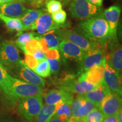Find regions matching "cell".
Masks as SVG:
<instances>
[{
	"label": "cell",
	"mask_w": 122,
	"mask_h": 122,
	"mask_svg": "<svg viewBox=\"0 0 122 122\" xmlns=\"http://www.w3.org/2000/svg\"><path fill=\"white\" fill-rule=\"evenodd\" d=\"M49 13L53 14L62 10V4L57 0H49L46 4Z\"/></svg>",
	"instance_id": "4dcf8cb0"
},
{
	"label": "cell",
	"mask_w": 122,
	"mask_h": 122,
	"mask_svg": "<svg viewBox=\"0 0 122 122\" xmlns=\"http://www.w3.org/2000/svg\"><path fill=\"white\" fill-rule=\"evenodd\" d=\"M28 1H35V0H28Z\"/></svg>",
	"instance_id": "7dc6e473"
},
{
	"label": "cell",
	"mask_w": 122,
	"mask_h": 122,
	"mask_svg": "<svg viewBox=\"0 0 122 122\" xmlns=\"http://www.w3.org/2000/svg\"><path fill=\"white\" fill-rule=\"evenodd\" d=\"M107 45L109 46L110 53L106 55V63L121 75L122 70V48L118 39L108 40Z\"/></svg>",
	"instance_id": "9c48e42d"
},
{
	"label": "cell",
	"mask_w": 122,
	"mask_h": 122,
	"mask_svg": "<svg viewBox=\"0 0 122 122\" xmlns=\"http://www.w3.org/2000/svg\"><path fill=\"white\" fill-rule=\"evenodd\" d=\"M58 49L65 58L73 59L80 62L82 61L85 54V51L77 46L62 39L59 44Z\"/></svg>",
	"instance_id": "9a60e30c"
},
{
	"label": "cell",
	"mask_w": 122,
	"mask_h": 122,
	"mask_svg": "<svg viewBox=\"0 0 122 122\" xmlns=\"http://www.w3.org/2000/svg\"><path fill=\"white\" fill-rule=\"evenodd\" d=\"M22 61L19 50L16 46L11 41L0 43V62L8 69L18 65Z\"/></svg>",
	"instance_id": "8992f818"
},
{
	"label": "cell",
	"mask_w": 122,
	"mask_h": 122,
	"mask_svg": "<svg viewBox=\"0 0 122 122\" xmlns=\"http://www.w3.org/2000/svg\"><path fill=\"white\" fill-rule=\"evenodd\" d=\"M0 19L2 20L6 26L10 30H16L19 33L25 30L22 21L19 18H10L0 14Z\"/></svg>",
	"instance_id": "603a6c76"
},
{
	"label": "cell",
	"mask_w": 122,
	"mask_h": 122,
	"mask_svg": "<svg viewBox=\"0 0 122 122\" xmlns=\"http://www.w3.org/2000/svg\"><path fill=\"white\" fill-rule=\"evenodd\" d=\"M57 106V103L55 105H43L35 120L36 122H48L54 116Z\"/></svg>",
	"instance_id": "44dd1931"
},
{
	"label": "cell",
	"mask_w": 122,
	"mask_h": 122,
	"mask_svg": "<svg viewBox=\"0 0 122 122\" xmlns=\"http://www.w3.org/2000/svg\"><path fill=\"white\" fill-rule=\"evenodd\" d=\"M70 11L72 17L81 20L91 19L102 13L100 7L91 4L88 0H72Z\"/></svg>",
	"instance_id": "277c9868"
},
{
	"label": "cell",
	"mask_w": 122,
	"mask_h": 122,
	"mask_svg": "<svg viewBox=\"0 0 122 122\" xmlns=\"http://www.w3.org/2000/svg\"><path fill=\"white\" fill-rule=\"evenodd\" d=\"M42 88L35 86L11 76L9 81L6 97L11 100L22 99L36 95H42Z\"/></svg>",
	"instance_id": "7a4b0ae2"
},
{
	"label": "cell",
	"mask_w": 122,
	"mask_h": 122,
	"mask_svg": "<svg viewBox=\"0 0 122 122\" xmlns=\"http://www.w3.org/2000/svg\"><path fill=\"white\" fill-rule=\"evenodd\" d=\"M105 19L107 22L109 27V35L108 40L118 39L117 36V28L120 15V9L118 6H111L103 13Z\"/></svg>",
	"instance_id": "4fadbf2b"
},
{
	"label": "cell",
	"mask_w": 122,
	"mask_h": 122,
	"mask_svg": "<svg viewBox=\"0 0 122 122\" xmlns=\"http://www.w3.org/2000/svg\"><path fill=\"white\" fill-rule=\"evenodd\" d=\"M32 56L39 61L46 58L45 53L44 51H42L41 50H40L39 51H37V52L35 53Z\"/></svg>",
	"instance_id": "8d00e7d4"
},
{
	"label": "cell",
	"mask_w": 122,
	"mask_h": 122,
	"mask_svg": "<svg viewBox=\"0 0 122 122\" xmlns=\"http://www.w3.org/2000/svg\"><path fill=\"white\" fill-rule=\"evenodd\" d=\"M38 40H39V42L40 46L41 49L42 51H44V53H46V52L49 49V48L48 46L47 45V43L45 40V39H44L43 37H39Z\"/></svg>",
	"instance_id": "d590c367"
},
{
	"label": "cell",
	"mask_w": 122,
	"mask_h": 122,
	"mask_svg": "<svg viewBox=\"0 0 122 122\" xmlns=\"http://www.w3.org/2000/svg\"><path fill=\"white\" fill-rule=\"evenodd\" d=\"M99 85L89 83L79 78L75 79L72 77H68L63 81L60 82L57 86L60 89L72 94H83L94 89Z\"/></svg>",
	"instance_id": "52a82bcc"
},
{
	"label": "cell",
	"mask_w": 122,
	"mask_h": 122,
	"mask_svg": "<svg viewBox=\"0 0 122 122\" xmlns=\"http://www.w3.org/2000/svg\"><path fill=\"white\" fill-rule=\"evenodd\" d=\"M33 71L42 77H48L51 75L49 65L45 58L39 61L37 66L33 70Z\"/></svg>",
	"instance_id": "4316f807"
},
{
	"label": "cell",
	"mask_w": 122,
	"mask_h": 122,
	"mask_svg": "<svg viewBox=\"0 0 122 122\" xmlns=\"http://www.w3.org/2000/svg\"><path fill=\"white\" fill-rule=\"evenodd\" d=\"M71 104L66 102H59L57 103L54 117L65 122H68L71 116Z\"/></svg>",
	"instance_id": "7402d4cb"
},
{
	"label": "cell",
	"mask_w": 122,
	"mask_h": 122,
	"mask_svg": "<svg viewBox=\"0 0 122 122\" xmlns=\"http://www.w3.org/2000/svg\"><path fill=\"white\" fill-rule=\"evenodd\" d=\"M74 94L62 89H51L44 96L46 104L55 105L63 101L72 103L74 100Z\"/></svg>",
	"instance_id": "e0dca14e"
},
{
	"label": "cell",
	"mask_w": 122,
	"mask_h": 122,
	"mask_svg": "<svg viewBox=\"0 0 122 122\" xmlns=\"http://www.w3.org/2000/svg\"><path fill=\"white\" fill-rule=\"evenodd\" d=\"M66 27L64 24H58L55 23L50 14L43 13L35 23L34 30H37L40 35H44L50 30H55Z\"/></svg>",
	"instance_id": "5bb4252c"
},
{
	"label": "cell",
	"mask_w": 122,
	"mask_h": 122,
	"mask_svg": "<svg viewBox=\"0 0 122 122\" xmlns=\"http://www.w3.org/2000/svg\"><path fill=\"white\" fill-rule=\"evenodd\" d=\"M51 18L53 21L58 24H64L67 18V14L64 10L60 11L51 14Z\"/></svg>",
	"instance_id": "1f68e13d"
},
{
	"label": "cell",
	"mask_w": 122,
	"mask_h": 122,
	"mask_svg": "<svg viewBox=\"0 0 122 122\" xmlns=\"http://www.w3.org/2000/svg\"><path fill=\"white\" fill-rule=\"evenodd\" d=\"M117 120L118 122H122V109H120L118 111L116 114Z\"/></svg>",
	"instance_id": "ab89813d"
},
{
	"label": "cell",
	"mask_w": 122,
	"mask_h": 122,
	"mask_svg": "<svg viewBox=\"0 0 122 122\" xmlns=\"http://www.w3.org/2000/svg\"><path fill=\"white\" fill-rule=\"evenodd\" d=\"M54 32L61 39L65 40L75 44L85 51L97 47H100V46L91 41L83 35H81L80 33L74 30H70V29L60 28L55 30Z\"/></svg>",
	"instance_id": "5b68a950"
},
{
	"label": "cell",
	"mask_w": 122,
	"mask_h": 122,
	"mask_svg": "<svg viewBox=\"0 0 122 122\" xmlns=\"http://www.w3.org/2000/svg\"><path fill=\"white\" fill-rule=\"evenodd\" d=\"M49 65L51 74H56L58 72L59 69V61L58 59H46Z\"/></svg>",
	"instance_id": "836d02e7"
},
{
	"label": "cell",
	"mask_w": 122,
	"mask_h": 122,
	"mask_svg": "<svg viewBox=\"0 0 122 122\" xmlns=\"http://www.w3.org/2000/svg\"><path fill=\"white\" fill-rule=\"evenodd\" d=\"M12 73L18 76L20 79L27 83L43 88L45 86V81L35 73L33 70L29 68L22 60L18 65L10 69Z\"/></svg>",
	"instance_id": "ba28073f"
},
{
	"label": "cell",
	"mask_w": 122,
	"mask_h": 122,
	"mask_svg": "<svg viewBox=\"0 0 122 122\" xmlns=\"http://www.w3.org/2000/svg\"><path fill=\"white\" fill-rule=\"evenodd\" d=\"M2 122H15L14 121H13V120H4V121H2Z\"/></svg>",
	"instance_id": "7bdbcfd3"
},
{
	"label": "cell",
	"mask_w": 122,
	"mask_h": 122,
	"mask_svg": "<svg viewBox=\"0 0 122 122\" xmlns=\"http://www.w3.org/2000/svg\"><path fill=\"white\" fill-rule=\"evenodd\" d=\"M79 33L102 48L107 46L109 27L103 13L89 19L84 20L77 26Z\"/></svg>",
	"instance_id": "6da1fadb"
},
{
	"label": "cell",
	"mask_w": 122,
	"mask_h": 122,
	"mask_svg": "<svg viewBox=\"0 0 122 122\" xmlns=\"http://www.w3.org/2000/svg\"><path fill=\"white\" fill-rule=\"evenodd\" d=\"M122 96L110 92L101 103L100 108L104 117L115 115L119 110L122 109Z\"/></svg>",
	"instance_id": "7c38bea8"
},
{
	"label": "cell",
	"mask_w": 122,
	"mask_h": 122,
	"mask_svg": "<svg viewBox=\"0 0 122 122\" xmlns=\"http://www.w3.org/2000/svg\"><path fill=\"white\" fill-rule=\"evenodd\" d=\"M104 117L100 108L96 107L80 120L82 122H102Z\"/></svg>",
	"instance_id": "d4e9b609"
},
{
	"label": "cell",
	"mask_w": 122,
	"mask_h": 122,
	"mask_svg": "<svg viewBox=\"0 0 122 122\" xmlns=\"http://www.w3.org/2000/svg\"><path fill=\"white\" fill-rule=\"evenodd\" d=\"M48 122H65L62 121V120L59 119L57 117H54V116H53L52 118H51V119H50Z\"/></svg>",
	"instance_id": "60d3db41"
},
{
	"label": "cell",
	"mask_w": 122,
	"mask_h": 122,
	"mask_svg": "<svg viewBox=\"0 0 122 122\" xmlns=\"http://www.w3.org/2000/svg\"><path fill=\"white\" fill-rule=\"evenodd\" d=\"M43 38L46 42L49 48L58 49L62 39L56 35L54 30H50L44 34Z\"/></svg>",
	"instance_id": "484cf974"
},
{
	"label": "cell",
	"mask_w": 122,
	"mask_h": 122,
	"mask_svg": "<svg viewBox=\"0 0 122 122\" xmlns=\"http://www.w3.org/2000/svg\"><path fill=\"white\" fill-rule=\"evenodd\" d=\"M104 65L94 66L83 73L79 79L89 83L99 85L103 81Z\"/></svg>",
	"instance_id": "d6986e66"
},
{
	"label": "cell",
	"mask_w": 122,
	"mask_h": 122,
	"mask_svg": "<svg viewBox=\"0 0 122 122\" xmlns=\"http://www.w3.org/2000/svg\"><path fill=\"white\" fill-rule=\"evenodd\" d=\"M45 57L47 59L58 60L61 58L60 54L57 49H49L45 53Z\"/></svg>",
	"instance_id": "e575fe53"
},
{
	"label": "cell",
	"mask_w": 122,
	"mask_h": 122,
	"mask_svg": "<svg viewBox=\"0 0 122 122\" xmlns=\"http://www.w3.org/2000/svg\"><path fill=\"white\" fill-rule=\"evenodd\" d=\"M102 122H118L117 120V116L115 115H110L104 117Z\"/></svg>",
	"instance_id": "74e56055"
},
{
	"label": "cell",
	"mask_w": 122,
	"mask_h": 122,
	"mask_svg": "<svg viewBox=\"0 0 122 122\" xmlns=\"http://www.w3.org/2000/svg\"><path fill=\"white\" fill-rule=\"evenodd\" d=\"M81 95V94H80ZM82 96V95H81ZM95 105L92 102L89 100L83 97V102H82L81 105L80 111H79V117H80V120L82 119L85 116H86L91 110H92L94 107H96Z\"/></svg>",
	"instance_id": "f546056e"
},
{
	"label": "cell",
	"mask_w": 122,
	"mask_h": 122,
	"mask_svg": "<svg viewBox=\"0 0 122 122\" xmlns=\"http://www.w3.org/2000/svg\"><path fill=\"white\" fill-rule=\"evenodd\" d=\"M91 4L94 5L96 6L101 7L102 5V2L103 0H88Z\"/></svg>",
	"instance_id": "f35d334b"
},
{
	"label": "cell",
	"mask_w": 122,
	"mask_h": 122,
	"mask_svg": "<svg viewBox=\"0 0 122 122\" xmlns=\"http://www.w3.org/2000/svg\"><path fill=\"white\" fill-rule=\"evenodd\" d=\"M36 35V33L33 32L23 33H22V32H20L18 35L17 39L15 41L16 46L20 49L21 50H23L25 44L30 40L32 39L33 38H34L35 35Z\"/></svg>",
	"instance_id": "f1b7e54d"
},
{
	"label": "cell",
	"mask_w": 122,
	"mask_h": 122,
	"mask_svg": "<svg viewBox=\"0 0 122 122\" xmlns=\"http://www.w3.org/2000/svg\"><path fill=\"white\" fill-rule=\"evenodd\" d=\"M18 1V0H0V5L6 4V3H8L10 2H13V1Z\"/></svg>",
	"instance_id": "b9f144b4"
},
{
	"label": "cell",
	"mask_w": 122,
	"mask_h": 122,
	"mask_svg": "<svg viewBox=\"0 0 122 122\" xmlns=\"http://www.w3.org/2000/svg\"><path fill=\"white\" fill-rule=\"evenodd\" d=\"M18 1H19V2H20V1H23L24 0H18Z\"/></svg>",
	"instance_id": "bcb514c9"
},
{
	"label": "cell",
	"mask_w": 122,
	"mask_h": 122,
	"mask_svg": "<svg viewBox=\"0 0 122 122\" xmlns=\"http://www.w3.org/2000/svg\"><path fill=\"white\" fill-rule=\"evenodd\" d=\"M106 61L104 48L97 47L85 51L84 56L80 63L82 68L86 71L94 66L104 65Z\"/></svg>",
	"instance_id": "30bf717a"
},
{
	"label": "cell",
	"mask_w": 122,
	"mask_h": 122,
	"mask_svg": "<svg viewBox=\"0 0 122 122\" xmlns=\"http://www.w3.org/2000/svg\"><path fill=\"white\" fill-rule=\"evenodd\" d=\"M110 92V91L109 89L105 84L104 81H103V83L100 84L94 89L81 95L93 103L96 107H99L105 97Z\"/></svg>",
	"instance_id": "ac0fdd59"
},
{
	"label": "cell",
	"mask_w": 122,
	"mask_h": 122,
	"mask_svg": "<svg viewBox=\"0 0 122 122\" xmlns=\"http://www.w3.org/2000/svg\"><path fill=\"white\" fill-rule=\"evenodd\" d=\"M43 11L39 9H27L23 16L20 18L25 30H34L35 23Z\"/></svg>",
	"instance_id": "ffe728a7"
},
{
	"label": "cell",
	"mask_w": 122,
	"mask_h": 122,
	"mask_svg": "<svg viewBox=\"0 0 122 122\" xmlns=\"http://www.w3.org/2000/svg\"><path fill=\"white\" fill-rule=\"evenodd\" d=\"M42 106V95H36L18 100L17 111L27 122H33Z\"/></svg>",
	"instance_id": "3957f363"
},
{
	"label": "cell",
	"mask_w": 122,
	"mask_h": 122,
	"mask_svg": "<svg viewBox=\"0 0 122 122\" xmlns=\"http://www.w3.org/2000/svg\"><path fill=\"white\" fill-rule=\"evenodd\" d=\"M11 76L9 73L7 68L0 62V89L6 96Z\"/></svg>",
	"instance_id": "cb8c5ba5"
},
{
	"label": "cell",
	"mask_w": 122,
	"mask_h": 122,
	"mask_svg": "<svg viewBox=\"0 0 122 122\" xmlns=\"http://www.w3.org/2000/svg\"><path fill=\"white\" fill-rule=\"evenodd\" d=\"M82 122L80 120H77V121H76V122Z\"/></svg>",
	"instance_id": "f6af8a7d"
},
{
	"label": "cell",
	"mask_w": 122,
	"mask_h": 122,
	"mask_svg": "<svg viewBox=\"0 0 122 122\" xmlns=\"http://www.w3.org/2000/svg\"><path fill=\"white\" fill-rule=\"evenodd\" d=\"M24 63L29 68L33 70L37 66L39 61L35 58L32 55L25 54Z\"/></svg>",
	"instance_id": "d6a6232c"
},
{
	"label": "cell",
	"mask_w": 122,
	"mask_h": 122,
	"mask_svg": "<svg viewBox=\"0 0 122 122\" xmlns=\"http://www.w3.org/2000/svg\"><path fill=\"white\" fill-rule=\"evenodd\" d=\"M27 9L19 1L0 5V14L10 18H21Z\"/></svg>",
	"instance_id": "2e32d148"
},
{
	"label": "cell",
	"mask_w": 122,
	"mask_h": 122,
	"mask_svg": "<svg viewBox=\"0 0 122 122\" xmlns=\"http://www.w3.org/2000/svg\"><path fill=\"white\" fill-rule=\"evenodd\" d=\"M63 1H64V2H67L68 1H70V0H63Z\"/></svg>",
	"instance_id": "ee69618b"
},
{
	"label": "cell",
	"mask_w": 122,
	"mask_h": 122,
	"mask_svg": "<svg viewBox=\"0 0 122 122\" xmlns=\"http://www.w3.org/2000/svg\"><path fill=\"white\" fill-rule=\"evenodd\" d=\"M103 81L111 92L118 94L122 96L121 75L110 67L106 63V61L104 63Z\"/></svg>",
	"instance_id": "8fae6325"
},
{
	"label": "cell",
	"mask_w": 122,
	"mask_h": 122,
	"mask_svg": "<svg viewBox=\"0 0 122 122\" xmlns=\"http://www.w3.org/2000/svg\"><path fill=\"white\" fill-rule=\"evenodd\" d=\"M38 39L39 37L33 38L25 44L22 50L24 51V54L33 55L39 50H41Z\"/></svg>",
	"instance_id": "83f0119b"
}]
</instances>
